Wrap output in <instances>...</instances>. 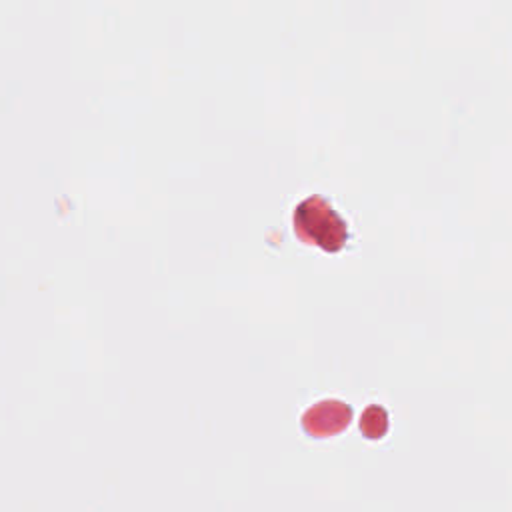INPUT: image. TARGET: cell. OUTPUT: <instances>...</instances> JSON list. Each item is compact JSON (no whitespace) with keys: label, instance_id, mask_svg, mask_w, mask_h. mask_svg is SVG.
<instances>
[{"label":"cell","instance_id":"obj_1","mask_svg":"<svg viewBox=\"0 0 512 512\" xmlns=\"http://www.w3.org/2000/svg\"><path fill=\"white\" fill-rule=\"evenodd\" d=\"M294 230L302 240L314 242L324 250H338L348 238L344 216L322 194H310L294 206Z\"/></svg>","mask_w":512,"mask_h":512}]
</instances>
